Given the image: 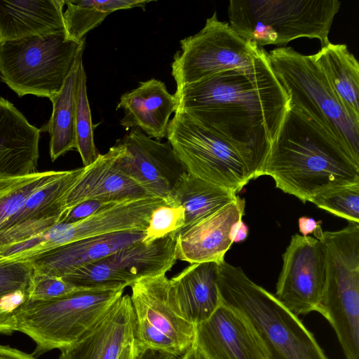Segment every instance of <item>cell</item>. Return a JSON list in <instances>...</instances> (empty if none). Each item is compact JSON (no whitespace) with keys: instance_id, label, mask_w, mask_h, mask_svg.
<instances>
[{"instance_id":"74e56055","label":"cell","mask_w":359,"mask_h":359,"mask_svg":"<svg viewBox=\"0 0 359 359\" xmlns=\"http://www.w3.org/2000/svg\"><path fill=\"white\" fill-rule=\"evenodd\" d=\"M248 235V227L241 220L237 222L232 227L231 231V238L233 243H241L243 241Z\"/></svg>"},{"instance_id":"e0dca14e","label":"cell","mask_w":359,"mask_h":359,"mask_svg":"<svg viewBox=\"0 0 359 359\" xmlns=\"http://www.w3.org/2000/svg\"><path fill=\"white\" fill-rule=\"evenodd\" d=\"M123 145L118 140L109 151L100 154L69 191L65 200L67 211L89 200L122 202L151 197L118 165Z\"/></svg>"},{"instance_id":"5bb4252c","label":"cell","mask_w":359,"mask_h":359,"mask_svg":"<svg viewBox=\"0 0 359 359\" xmlns=\"http://www.w3.org/2000/svg\"><path fill=\"white\" fill-rule=\"evenodd\" d=\"M84 170L81 167L65 170L60 177L32 194L0 228V246L29 238L60 223L67 212V194Z\"/></svg>"},{"instance_id":"4fadbf2b","label":"cell","mask_w":359,"mask_h":359,"mask_svg":"<svg viewBox=\"0 0 359 359\" xmlns=\"http://www.w3.org/2000/svg\"><path fill=\"white\" fill-rule=\"evenodd\" d=\"M118 158L121 170L151 197L166 204L182 176L187 172L170 144L148 137L133 128L122 139Z\"/></svg>"},{"instance_id":"3957f363","label":"cell","mask_w":359,"mask_h":359,"mask_svg":"<svg viewBox=\"0 0 359 359\" xmlns=\"http://www.w3.org/2000/svg\"><path fill=\"white\" fill-rule=\"evenodd\" d=\"M222 304L248 323L268 359H328L313 335L274 296L238 266L218 264Z\"/></svg>"},{"instance_id":"9a60e30c","label":"cell","mask_w":359,"mask_h":359,"mask_svg":"<svg viewBox=\"0 0 359 359\" xmlns=\"http://www.w3.org/2000/svg\"><path fill=\"white\" fill-rule=\"evenodd\" d=\"M194 344L207 359H268L245 320L223 304L196 326Z\"/></svg>"},{"instance_id":"6da1fadb","label":"cell","mask_w":359,"mask_h":359,"mask_svg":"<svg viewBox=\"0 0 359 359\" xmlns=\"http://www.w3.org/2000/svg\"><path fill=\"white\" fill-rule=\"evenodd\" d=\"M176 110L229 143L250 180L262 175L290 100L265 51L247 68L219 73L176 89Z\"/></svg>"},{"instance_id":"8d00e7d4","label":"cell","mask_w":359,"mask_h":359,"mask_svg":"<svg viewBox=\"0 0 359 359\" xmlns=\"http://www.w3.org/2000/svg\"><path fill=\"white\" fill-rule=\"evenodd\" d=\"M0 359H36L33 354L10 346L0 344Z\"/></svg>"},{"instance_id":"d4e9b609","label":"cell","mask_w":359,"mask_h":359,"mask_svg":"<svg viewBox=\"0 0 359 359\" xmlns=\"http://www.w3.org/2000/svg\"><path fill=\"white\" fill-rule=\"evenodd\" d=\"M237 196L231 190L186 172L175 187L168 203V205L182 206L184 210V223L177 235L234 201Z\"/></svg>"},{"instance_id":"603a6c76","label":"cell","mask_w":359,"mask_h":359,"mask_svg":"<svg viewBox=\"0 0 359 359\" xmlns=\"http://www.w3.org/2000/svg\"><path fill=\"white\" fill-rule=\"evenodd\" d=\"M216 262L191 264L170 280L179 306L195 325L206 320L222 304Z\"/></svg>"},{"instance_id":"277c9868","label":"cell","mask_w":359,"mask_h":359,"mask_svg":"<svg viewBox=\"0 0 359 359\" xmlns=\"http://www.w3.org/2000/svg\"><path fill=\"white\" fill-rule=\"evenodd\" d=\"M341 2L337 0H231L229 25L259 48L285 45L302 37L330 43V33Z\"/></svg>"},{"instance_id":"ba28073f","label":"cell","mask_w":359,"mask_h":359,"mask_svg":"<svg viewBox=\"0 0 359 359\" xmlns=\"http://www.w3.org/2000/svg\"><path fill=\"white\" fill-rule=\"evenodd\" d=\"M130 287L137 351L184 355L194 344L196 326L182 311L166 273L142 278Z\"/></svg>"},{"instance_id":"8992f818","label":"cell","mask_w":359,"mask_h":359,"mask_svg":"<svg viewBox=\"0 0 359 359\" xmlns=\"http://www.w3.org/2000/svg\"><path fill=\"white\" fill-rule=\"evenodd\" d=\"M125 287L83 288L48 300L27 299L14 311L16 331L36 344L33 355L75 344L123 295Z\"/></svg>"},{"instance_id":"7a4b0ae2","label":"cell","mask_w":359,"mask_h":359,"mask_svg":"<svg viewBox=\"0 0 359 359\" xmlns=\"http://www.w3.org/2000/svg\"><path fill=\"white\" fill-rule=\"evenodd\" d=\"M262 175L303 203L337 187L359 182V166L323 127L291 105Z\"/></svg>"},{"instance_id":"ab89813d","label":"cell","mask_w":359,"mask_h":359,"mask_svg":"<svg viewBox=\"0 0 359 359\" xmlns=\"http://www.w3.org/2000/svg\"><path fill=\"white\" fill-rule=\"evenodd\" d=\"M137 353L138 351L134 341L123 349L118 359H137Z\"/></svg>"},{"instance_id":"d6a6232c","label":"cell","mask_w":359,"mask_h":359,"mask_svg":"<svg viewBox=\"0 0 359 359\" xmlns=\"http://www.w3.org/2000/svg\"><path fill=\"white\" fill-rule=\"evenodd\" d=\"M83 289L74 287L61 277L48 276L33 271L27 291L30 300H48Z\"/></svg>"},{"instance_id":"9c48e42d","label":"cell","mask_w":359,"mask_h":359,"mask_svg":"<svg viewBox=\"0 0 359 359\" xmlns=\"http://www.w3.org/2000/svg\"><path fill=\"white\" fill-rule=\"evenodd\" d=\"M265 51L220 21L215 11L198 33L180 41L172 75L179 89L223 72L251 67Z\"/></svg>"},{"instance_id":"484cf974","label":"cell","mask_w":359,"mask_h":359,"mask_svg":"<svg viewBox=\"0 0 359 359\" xmlns=\"http://www.w3.org/2000/svg\"><path fill=\"white\" fill-rule=\"evenodd\" d=\"M83 53V50L79 53L60 91L49 99L53 104L52 114L40 128L41 132L49 133V151L53 161L76 149V88L78 65Z\"/></svg>"},{"instance_id":"ffe728a7","label":"cell","mask_w":359,"mask_h":359,"mask_svg":"<svg viewBox=\"0 0 359 359\" xmlns=\"http://www.w3.org/2000/svg\"><path fill=\"white\" fill-rule=\"evenodd\" d=\"M40 134L12 102L0 97V177L37 171Z\"/></svg>"},{"instance_id":"b9f144b4","label":"cell","mask_w":359,"mask_h":359,"mask_svg":"<svg viewBox=\"0 0 359 359\" xmlns=\"http://www.w3.org/2000/svg\"><path fill=\"white\" fill-rule=\"evenodd\" d=\"M0 81H1V78H0Z\"/></svg>"},{"instance_id":"8fae6325","label":"cell","mask_w":359,"mask_h":359,"mask_svg":"<svg viewBox=\"0 0 359 359\" xmlns=\"http://www.w3.org/2000/svg\"><path fill=\"white\" fill-rule=\"evenodd\" d=\"M176 236L142 242L78 268L64 278L81 288L130 286L136 280L166 273L177 262Z\"/></svg>"},{"instance_id":"4dcf8cb0","label":"cell","mask_w":359,"mask_h":359,"mask_svg":"<svg viewBox=\"0 0 359 359\" xmlns=\"http://www.w3.org/2000/svg\"><path fill=\"white\" fill-rule=\"evenodd\" d=\"M184 223V210L182 206L161 205L151 213L142 242L150 243L172 234L177 236Z\"/></svg>"},{"instance_id":"4316f807","label":"cell","mask_w":359,"mask_h":359,"mask_svg":"<svg viewBox=\"0 0 359 359\" xmlns=\"http://www.w3.org/2000/svg\"><path fill=\"white\" fill-rule=\"evenodd\" d=\"M151 1L144 0H67L63 11L66 36L81 42L85 35L100 25L110 13L122 9L140 7L144 10Z\"/></svg>"},{"instance_id":"7c38bea8","label":"cell","mask_w":359,"mask_h":359,"mask_svg":"<svg viewBox=\"0 0 359 359\" xmlns=\"http://www.w3.org/2000/svg\"><path fill=\"white\" fill-rule=\"evenodd\" d=\"M275 297L297 316L318 311L326 282V256L322 243L296 233L283 255Z\"/></svg>"},{"instance_id":"2e32d148","label":"cell","mask_w":359,"mask_h":359,"mask_svg":"<svg viewBox=\"0 0 359 359\" xmlns=\"http://www.w3.org/2000/svg\"><path fill=\"white\" fill-rule=\"evenodd\" d=\"M245 200L237 198L176 236L177 259L191 264L224 260L233 244L231 231L242 219Z\"/></svg>"},{"instance_id":"1f68e13d","label":"cell","mask_w":359,"mask_h":359,"mask_svg":"<svg viewBox=\"0 0 359 359\" xmlns=\"http://www.w3.org/2000/svg\"><path fill=\"white\" fill-rule=\"evenodd\" d=\"M33 267L28 260H8L0 256V299L18 290L27 291Z\"/></svg>"},{"instance_id":"60d3db41","label":"cell","mask_w":359,"mask_h":359,"mask_svg":"<svg viewBox=\"0 0 359 359\" xmlns=\"http://www.w3.org/2000/svg\"><path fill=\"white\" fill-rule=\"evenodd\" d=\"M179 359H207L196 345H193L184 355Z\"/></svg>"},{"instance_id":"ac0fdd59","label":"cell","mask_w":359,"mask_h":359,"mask_svg":"<svg viewBox=\"0 0 359 359\" xmlns=\"http://www.w3.org/2000/svg\"><path fill=\"white\" fill-rule=\"evenodd\" d=\"M134 341L130 296L123 294L75 344L60 351L59 359H118Z\"/></svg>"},{"instance_id":"52a82bcc","label":"cell","mask_w":359,"mask_h":359,"mask_svg":"<svg viewBox=\"0 0 359 359\" xmlns=\"http://www.w3.org/2000/svg\"><path fill=\"white\" fill-rule=\"evenodd\" d=\"M85 39L69 40L65 32L0 43V78L20 97L51 98L62 89Z\"/></svg>"},{"instance_id":"7402d4cb","label":"cell","mask_w":359,"mask_h":359,"mask_svg":"<svg viewBox=\"0 0 359 359\" xmlns=\"http://www.w3.org/2000/svg\"><path fill=\"white\" fill-rule=\"evenodd\" d=\"M65 0L0 1V43L65 32Z\"/></svg>"},{"instance_id":"d6986e66","label":"cell","mask_w":359,"mask_h":359,"mask_svg":"<svg viewBox=\"0 0 359 359\" xmlns=\"http://www.w3.org/2000/svg\"><path fill=\"white\" fill-rule=\"evenodd\" d=\"M145 231H126L75 241L37 255L30 261L33 271L62 277L71 271L140 243Z\"/></svg>"},{"instance_id":"f1b7e54d","label":"cell","mask_w":359,"mask_h":359,"mask_svg":"<svg viewBox=\"0 0 359 359\" xmlns=\"http://www.w3.org/2000/svg\"><path fill=\"white\" fill-rule=\"evenodd\" d=\"M86 74L83 57L79 60L76 88L75 135L76 149L84 167L93 163L100 156L94 142V127L89 105Z\"/></svg>"},{"instance_id":"cb8c5ba5","label":"cell","mask_w":359,"mask_h":359,"mask_svg":"<svg viewBox=\"0 0 359 359\" xmlns=\"http://www.w3.org/2000/svg\"><path fill=\"white\" fill-rule=\"evenodd\" d=\"M348 116L359 123V64L346 44L330 42L314 55Z\"/></svg>"},{"instance_id":"83f0119b","label":"cell","mask_w":359,"mask_h":359,"mask_svg":"<svg viewBox=\"0 0 359 359\" xmlns=\"http://www.w3.org/2000/svg\"><path fill=\"white\" fill-rule=\"evenodd\" d=\"M65 171H36L22 176L0 177V228L32 194L60 177Z\"/></svg>"},{"instance_id":"44dd1931","label":"cell","mask_w":359,"mask_h":359,"mask_svg":"<svg viewBox=\"0 0 359 359\" xmlns=\"http://www.w3.org/2000/svg\"><path fill=\"white\" fill-rule=\"evenodd\" d=\"M118 109L124 110L120 124L126 130L138 128L150 138L161 141L166 137L169 118L176 111L177 102L163 82L151 79L123 93L116 106Z\"/></svg>"},{"instance_id":"836d02e7","label":"cell","mask_w":359,"mask_h":359,"mask_svg":"<svg viewBox=\"0 0 359 359\" xmlns=\"http://www.w3.org/2000/svg\"><path fill=\"white\" fill-rule=\"evenodd\" d=\"M123 202V201H122ZM121 202L89 200L80 203L68 210L62 216L60 222L73 223L83 219L96 212L111 207Z\"/></svg>"},{"instance_id":"30bf717a","label":"cell","mask_w":359,"mask_h":359,"mask_svg":"<svg viewBox=\"0 0 359 359\" xmlns=\"http://www.w3.org/2000/svg\"><path fill=\"white\" fill-rule=\"evenodd\" d=\"M166 137L187 173L236 194L250 181L236 149L183 110L175 111Z\"/></svg>"},{"instance_id":"f35d334b","label":"cell","mask_w":359,"mask_h":359,"mask_svg":"<svg viewBox=\"0 0 359 359\" xmlns=\"http://www.w3.org/2000/svg\"><path fill=\"white\" fill-rule=\"evenodd\" d=\"M172 354L153 349L138 351L137 359H179Z\"/></svg>"},{"instance_id":"e575fe53","label":"cell","mask_w":359,"mask_h":359,"mask_svg":"<svg viewBox=\"0 0 359 359\" xmlns=\"http://www.w3.org/2000/svg\"><path fill=\"white\" fill-rule=\"evenodd\" d=\"M320 224V221L316 222L311 217H302L299 219V229L304 236L313 233L315 238L318 239L323 231Z\"/></svg>"},{"instance_id":"d590c367","label":"cell","mask_w":359,"mask_h":359,"mask_svg":"<svg viewBox=\"0 0 359 359\" xmlns=\"http://www.w3.org/2000/svg\"><path fill=\"white\" fill-rule=\"evenodd\" d=\"M16 331V320L14 313L4 311L0 308V334H11Z\"/></svg>"},{"instance_id":"5b68a950","label":"cell","mask_w":359,"mask_h":359,"mask_svg":"<svg viewBox=\"0 0 359 359\" xmlns=\"http://www.w3.org/2000/svg\"><path fill=\"white\" fill-rule=\"evenodd\" d=\"M268 55L291 105L327 130L359 166V123L348 116L312 55L278 47Z\"/></svg>"},{"instance_id":"f546056e","label":"cell","mask_w":359,"mask_h":359,"mask_svg":"<svg viewBox=\"0 0 359 359\" xmlns=\"http://www.w3.org/2000/svg\"><path fill=\"white\" fill-rule=\"evenodd\" d=\"M311 202L348 222L359 223V182L327 189Z\"/></svg>"}]
</instances>
